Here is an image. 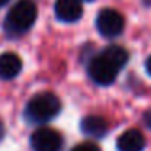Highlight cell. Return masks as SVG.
I'll list each match as a JSON object with an SVG mask.
<instances>
[{"mask_svg":"<svg viewBox=\"0 0 151 151\" xmlns=\"http://www.w3.org/2000/svg\"><path fill=\"white\" fill-rule=\"evenodd\" d=\"M124 17L114 8H102L96 17V28L104 37H117L124 31Z\"/></svg>","mask_w":151,"mask_h":151,"instance_id":"obj_4","label":"cell"},{"mask_svg":"<svg viewBox=\"0 0 151 151\" xmlns=\"http://www.w3.org/2000/svg\"><path fill=\"white\" fill-rule=\"evenodd\" d=\"M117 150L119 151H143L145 150V137L140 130H130L124 132L117 138Z\"/></svg>","mask_w":151,"mask_h":151,"instance_id":"obj_7","label":"cell"},{"mask_svg":"<svg viewBox=\"0 0 151 151\" xmlns=\"http://www.w3.org/2000/svg\"><path fill=\"white\" fill-rule=\"evenodd\" d=\"M119 67L114 65L104 54H99V55L93 57L88 63V75L89 78L93 80L94 83L102 86H107L112 85L117 78V73H119Z\"/></svg>","mask_w":151,"mask_h":151,"instance_id":"obj_3","label":"cell"},{"mask_svg":"<svg viewBox=\"0 0 151 151\" xmlns=\"http://www.w3.org/2000/svg\"><path fill=\"white\" fill-rule=\"evenodd\" d=\"M63 138L52 128H39L31 137V146L34 151H60Z\"/></svg>","mask_w":151,"mask_h":151,"instance_id":"obj_5","label":"cell"},{"mask_svg":"<svg viewBox=\"0 0 151 151\" xmlns=\"http://www.w3.org/2000/svg\"><path fill=\"white\" fill-rule=\"evenodd\" d=\"M86 2H91V0H86Z\"/></svg>","mask_w":151,"mask_h":151,"instance_id":"obj_16","label":"cell"},{"mask_svg":"<svg viewBox=\"0 0 151 151\" xmlns=\"http://www.w3.org/2000/svg\"><path fill=\"white\" fill-rule=\"evenodd\" d=\"M102 54H104L114 65H117L119 68L125 67V63L128 62V52L120 46H109L102 50Z\"/></svg>","mask_w":151,"mask_h":151,"instance_id":"obj_10","label":"cell"},{"mask_svg":"<svg viewBox=\"0 0 151 151\" xmlns=\"http://www.w3.org/2000/svg\"><path fill=\"white\" fill-rule=\"evenodd\" d=\"M7 2H8V0H0V7H2V5H5Z\"/></svg>","mask_w":151,"mask_h":151,"instance_id":"obj_15","label":"cell"},{"mask_svg":"<svg viewBox=\"0 0 151 151\" xmlns=\"http://www.w3.org/2000/svg\"><path fill=\"white\" fill-rule=\"evenodd\" d=\"M81 132L89 137L102 138L107 133V124L99 115H86L81 120Z\"/></svg>","mask_w":151,"mask_h":151,"instance_id":"obj_9","label":"cell"},{"mask_svg":"<svg viewBox=\"0 0 151 151\" xmlns=\"http://www.w3.org/2000/svg\"><path fill=\"white\" fill-rule=\"evenodd\" d=\"M4 135H5V128H4V124L0 122V140L4 138Z\"/></svg>","mask_w":151,"mask_h":151,"instance_id":"obj_14","label":"cell"},{"mask_svg":"<svg viewBox=\"0 0 151 151\" xmlns=\"http://www.w3.org/2000/svg\"><path fill=\"white\" fill-rule=\"evenodd\" d=\"M54 10L55 17L63 23H75L83 17V7L80 0H57Z\"/></svg>","mask_w":151,"mask_h":151,"instance_id":"obj_6","label":"cell"},{"mask_svg":"<svg viewBox=\"0 0 151 151\" xmlns=\"http://www.w3.org/2000/svg\"><path fill=\"white\" fill-rule=\"evenodd\" d=\"M145 68H146V72H148V75L151 76V55L148 57V60H146V63H145Z\"/></svg>","mask_w":151,"mask_h":151,"instance_id":"obj_13","label":"cell"},{"mask_svg":"<svg viewBox=\"0 0 151 151\" xmlns=\"http://www.w3.org/2000/svg\"><path fill=\"white\" fill-rule=\"evenodd\" d=\"M60 112V99L54 93H39L36 94L24 109L26 120L33 124H46Z\"/></svg>","mask_w":151,"mask_h":151,"instance_id":"obj_1","label":"cell"},{"mask_svg":"<svg viewBox=\"0 0 151 151\" xmlns=\"http://www.w3.org/2000/svg\"><path fill=\"white\" fill-rule=\"evenodd\" d=\"M145 124L151 128V111H148L146 114H145Z\"/></svg>","mask_w":151,"mask_h":151,"instance_id":"obj_12","label":"cell"},{"mask_svg":"<svg viewBox=\"0 0 151 151\" xmlns=\"http://www.w3.org/2000/svg\"><path fill=\"white\" fill-rule=\"evenodd\" d=\"M21 72V59L13 52L0 54V78L13 80Z\"/></svg>","mask_w":151,"mask_h":151,"instance_id":"obj_8","label":"cell"},{"mask_svg":"<svg viewBox=\"0 0 151 151\" xmlns=\"http://www.w3.org/2000/svg\"><path fill=\"white\" fill-rule=\"evenodd\" d=\"M72 151H101V148L96 143H91V141H85V143H80L73 148Z\"/></svg>","mask_w":151,"mask_h":151,"instance_id":"obj_11","label":"cell"},{"mask_svg":"<svg viewBox=\"0 0 151 151\" xmlns=\"http://www.w3.org/2000/svg\"><path fill=\"white\" fill-rule=\"evenodd\" d=\"M37 17V8L31 0H18L10 8L5 20V29L10 34L26 33L34 24Z\"/></svg>","mask_w":151,"mask_h":151,"instance_id":"obj_2","label":"cell"}]
</instances>
